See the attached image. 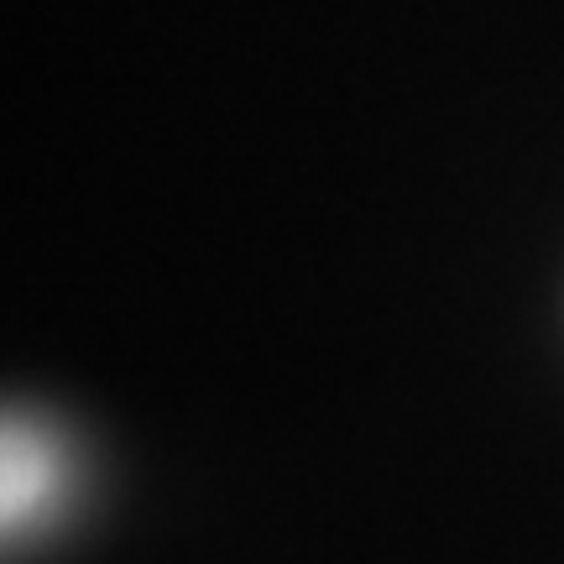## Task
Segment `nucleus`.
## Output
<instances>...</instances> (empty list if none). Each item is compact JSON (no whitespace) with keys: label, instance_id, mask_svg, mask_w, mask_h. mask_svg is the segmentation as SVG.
<instances>
[{"label":"nucleus","instance_id":"f257e3e1","mask_svg":"<svg viewBox=\"0 0 564 564\" xmlns=\"http://www.w3.org/2000/svg\"><path fill=\"white\" fill-rule=\"evenodd\" d=\"M68 497V449L37 419H6V444H0V512L6 533H32L42 528Z\"/></svg>","mask_w":564,"mask_h":564}]
</instances>
